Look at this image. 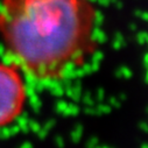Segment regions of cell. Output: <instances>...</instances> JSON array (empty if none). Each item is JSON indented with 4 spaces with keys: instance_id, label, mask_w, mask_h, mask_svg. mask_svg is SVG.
Segmentation results:
<instances>
[{
    "instance_id": "6da1fadb",
    "label": "cell",
    "mask_w": 148,
    "mask_h": 148,
    "mask_svg": "<svg viewBox=\"0 0 148 148\" xmlns=\"http://www.w3.org/2000/svg\"><path fill=\"white\" fill-rule=\"evenodd\" d=\"M91 0H0V38L11 62L30 78L56 82L93 55Z\"/></svg>"
},
{
    "instance_id": "7a4b0ae2",
    "label": "cell",
    "mask_w": 148,
    "mask_h": 148,
    "mask_svg": "<svg viewBox=\"0 0 148 148\" xmlns=\"http://www.w3.org/2000/svg\"><path fill=\"white\" fill-rule=\"evenodd\" d=\"M27 100L21 70L13 63H0V127L15 121Z\"/></svg>"
}]
</instances>
